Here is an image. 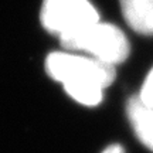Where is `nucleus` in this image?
Returning a JSON list of instances; mask_svg holds the SVG:
<instances>
[{
	"instance_id": "nucleus-6",
	"label": "nucleus",
	"mask_w": 153,
	"mask_h": 153,
	"mask_svg": "<svg viewBox=\"0 0 153 153\" xmlns=\"http://www.w3.org/2000/svg\"><path fill=\"white\" fill-rule=\"evenodd\" d=\"M64 89L74 101L87 106H97L102 101L104 88L94 84H65Z\"/></svg>"
},
{
	"instance_id": "nucleus-7",
	"label": "nucleus",
	"mask_w": 153,
	"mask_h": 153,
	"mask_svg": "<svg viewBox=\"0 0 153 153\" xmlns=\"http://www.w3.org/2000/svg\"><path fill=\"white\" fill-rule=\"evenodd\" d=\"M140 98L146 102V104L153 106V68L150 70V72L148 74L146 79L142 85V91H140Z\"/></svg>"
},
{
	"instance_id": "nucleus-8",
	"label": "nucleus",
	"mask_w": 153,
	"mask_h": 153,
	"mask_svg": "<svg viewBox=\"0 0 153 153\" xmlns=\"http://www.w3.org/2000/svg\"><path fill=\"white\" fill-rule=\"evenodd\" d=\"M102 153H126V152H125V149L122 148L120 145H118V143H114V145L108 146V148L105 149Z\"/></svg>"
},
{
	"instance_id": "nucleus-5",
	"label": "nucleus",
	"mask_w": 153,
	"mask_h": 153,
	"mask_svg": "<svg viewBox=\"0 0 153 153\" xmlns=\"http://www.w3.org/2000/svg\"><path fill=\"white\" fill-rule=\"evenodd\" d=\"M128 26L143 36H153V0H119Z\"/></svg>"
},
{
	"instance_id": "nucleus-4",
	"label": "nucleus",
	"mask_w": 153,
	"mask_h": 153,
	"mask_svg": "<svg viewBox=\"0 0 153 153\" xmlns=\"http://www.w3.org/2000/svg\"><path fill=\"white\" fill-rule=\"evenodd\" d=\"M126 115L139 142L153 152V106L135 95L126 102Z\"/></svg>"
},
{
	"instance_id": "nucleus-3",
	"label": "nucleus",
	"mask_w": 153,
	"mask_h": 153,
	"mask_svg": "<svg viewBox=\"0 0 153 153\" xmlns=\"http://www.w3.org/2000/svg\"><path fill=\"white\" fill-rule=\"evenodd\" d=\"M40 17L44 28L60 38L99 22L98 11L89 0H44Z\"/></svg>"
},
{
	"instance_id": "nucleus-2",
	"label": "nucleus",
	"mask_w": 153,
	"mask_h": 153,
	"mask_svg": "<svg viewBox=\"0 0 153 153\" xmlns=\"http://www.w3.org/2000/svg\"><path fill=\"white\" fill-rule=\"evenodd\" d=\"M45 72L50 78L65 84H94L101 88L114 82L115 65L94 57H82L71 53H51L45 58Z\"/></svg>"
},
{
	"instance_id": "nucleus-1",
	"label": "nucleus",
	"mask_w": 153,
	"mask_h": 153,
	"mask_svg": "<svg viewBox=\"0 0 153 153\" xmlns=\"http://www.w3.org/2000/svg\"><path fill=\"white\" fill-rule=\"evenodd\" d=\"M60 43L67 51H84L111 65L123 62L131 53L125 33L109 23H95L75 34L61 37Z\"/></svg>"
}]
</instances>
